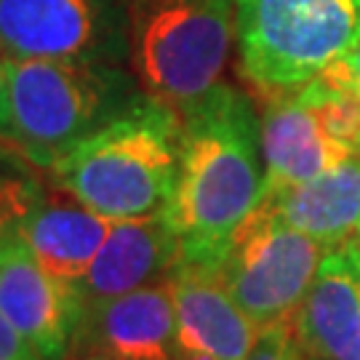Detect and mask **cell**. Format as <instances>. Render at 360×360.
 Instances as JSON below:
<instances>
[{"instance_id": "cell-18", "label": "cell", "mask_w": 360, "mask_h": 360, "mask_svg": "<svg viewBox=\"0 0 360 360\" xmlns=\"http://www.w3.org/2000/svg\"><path fill=\"white\" fill-rule=\"evenodd\" d=\"M0 360H43L0 312Z\"/></svg>"}, {"instance_id": "cell-7", "label": "cell", "mask_w": 360, "mask_h": 360, "mask_svg": "<svg viewBox=\"0 0 360 360\" xmlns=\"http://www.w3.org/2000/svg\"><path fill=\"white\" fill-rule=\"evenodd\" d=\"M134 0H0L8 59L123 65L131 56Z\"/></svg>"}, {"instance_id": "cell-13", "label": "cell", "mask_w": 360, "mask_h": 360, "mask_svg": "<svg viewBox=\"0 0 360 360\" xmlns=\"http://www.w3.org/2000/svg\"><path fill=\"white\" fill-rule=\"evenodd\" d=\"M176 302V345L211 352L217 360H245L259 326L221 281L219 267L179 262L171 272Z\"/></svg>"}, {"instance_id": "cell-15", "label": "cell", "mask_w": 360, "mask_h": 360, "mask_svg": "<svg viewBox=\"0 0 360 360\" xmlns=\"http://www.w3.org/2000/svg\"><path fill=\"white\" fill-rule=\"evenodd\" d=\"M259 200L326 248L347 243L360 232V155L326 174L283 190H267Z\"/></svg>"}, {"instance_id": "cell-1", "label": "cell", "mask_w": 360, "mask_h": 360, "mask_svg": "<svg viewBox=\"0 0 360 360\" xmlns=\"http://www.w3.org/2000/svg\"><path fill=\"white\" fill-rule=\"evenodd\" d=\"M179 112V181L166 217L179 238V262L219 267L262 198V117L251 96L227 83Z\"/></svg>"}, {"instance_id": "cell-24", "label": "cell", "mask_w": 360, "mask_h": 360, "mask_svg": "<svg viewBox=\"0 0 360 360\" xmlns=\"http://www.w3.org/2000/svg\"><path fill=\"white\" fill-rule=\"evenodd\" d=\"M358 238H360V232H358Z\"/></svg>"}, {"instance_id": "cell-12", "label": "cell", "mask_w": 360, "mask_h": 360, "mask_svg": "<svg viewBox=\"0 0 360 360\" xmlns=\"http://www.w3.org/2000/svg\"><path fill=\"white\" fill-rule=\"evenodd\" d=\"M179 259V238L166 214L120 219L112 224L86 275L75 283V291L83 307L123 296L142 285L166 281Z\"/></svg>"}, {"instance_id": "cell-9", "label": "cell", "mask_w": 360, "mask_h": 360, "mask_svg": "<svg viewBox=\"0 0 360 360\" xmlns=\"http://www.w3.org/2000/svg\"><path fill=\"white\" fill-rule=\"evenodd\" d=\"M72 352H104L120 360H174L176 302L171 275L123 296L86 304Z\"/></svg>"}, {"instance_id": "cell-10", "label": "cell", "mask_w": 360, "mask_h": 360, "mask_svg": "<svg viewBox=\"0 0 360 360\" xmlns=\"http://www.w3.org/2000/svg\"><path fill=\"white\" fill-rule=\"evenodd\" d=\"M294 328L304 358L360 360V238L326 251Z\"/></svg>"}, {"instance_id": "cell-8", "label": "cell", "mask_w": 360, "mask_h": 360, "mask_svg": "<svg viewBox=\"0 0 360 360\" xmlns=\"http://www.w3.org/2000/svg\"><path fill=\"white\" fill-rule=\"evenodd\" d=\"M83 309L75 285L46 270L25 240L0 259V312L43 360L72 352Z\"/></svg>"}, {"instance_id": "cell-11", "label": "cell", "mask_w": 360, "mask_h": 360, "mask_svg": "<svg viewBox=\"0 0 360 360\" xmlns=\"http://www.w3.org/2000/svg\"><path fill=\"white\" fill-rule=\"evenodd\" d=\"M262 193L315 179L328 168L355 158V153L328 136L318 112L309 107L299 89L267 94L262 96Z\"/></svg>"}, {"instance_id": "cell-5", "label": "cell", "mask_w": 360, "mask_h": 360, "mask_svg": "<svg viewBox=\"0 0 360 360\" xmlns=\"http://www.w3.org/2000/svg\"><path fill=\"white\" fill-rule=\"evenodd\" d=\"M235 0H134L131 70L144 94L184 110L221 83Z\"/></svg>"}, {"instance_id": "cell-20", "label": "cell", "mask_w": 360, "mask_h": 360, "mask_svg": "<svg viewBox=\"0 0 360 360\" xmlns=\"http://www.w3.org/2000/svg\"><path fill=\"white\" fill-rule=\"evenodd\" d=\"M174 360H217L211 352L198 347H184V345H176V352H174Z\"/></svg>"}, {"instance_id": "cell-6", "label": "cell", "mask_w": 360, "mask_h": 360, "mask_svg": "<svg viewBox=\"0 0 360 360\" xmlns=\"http://www.w3.org/2000/svg\"><path fill=\"white\" fill-rule=\"evenodd\" d=\"M326 251L259 200L230 238L219 272L240 309L264 328L294 318Z\"/></svg>"}, {"instance_id": "cell-3", "label": "cell", "mask_w": 360, "mask_h": 360, "mask_svg": "<svg viewBox=\"0 0 360 360\" xmlns=\"http://www.w3.org/2000/svg\"><path fill=\"white\" fill-rule=\"evenodd\" d=\"M144 96L120 65L72 59H8L6 136L43 168L72 153Z\"/></svg>"}, {"instance_id": "cell-14", "label": "cell", "mask_w": 360, "mask_h": 360, "mask_svg": "<svg viewBox=\"0 0 360 360\" xmlns=\"http://www.w3.org/2000/svg\"><path fill=\"white\" fill-rule=\"evenodd\" d=\"M112 224L115 219L91 211L62 190L56 198L43 193L27 217L22 240L51 275L75 285L99 254Z\"/></svg>"}, {"instance_id": "cell-2", "label": "cell", "mask_w": 360, "mask_h": 360, "mask_svg": "<svg viewBox=\"0 0 360 360\" xmlns=\"http://www.w3.org/2000/svg\"><path fill=\"white\" fill-rule=\"evenodd\" d=\"M179 158L181 112L144 94L49 171L62 193L120 221L166 214L179 181Z\"/></svg>"}, {"instance_id": "cell-4", "label": "cell", "mask_w": 360, "mask_h": 360, "mask_svg": "<svg viewBox=\"0 0 360 360\" xmlns=\"http://www.w3.org/2000/svg\"><path fill=\"white\" fill-rule=\"evenodd\" d=\"M240 72L259 96L309 83L360 43V0H235Z\"/></svg>"}, {"instance_id": "cell-22", "label": "cell", "mask_w": 360, "mask_h": 360, "mask_svg": "<svg viewBox=\"0 0 360 360\" xmlns=\"http://www.w3.org/2000/svg\"><path fill=\"white\" fill-rule=\"evenodd\" d=\"M347 59H349V65H352V70H355V77H358V89H360V43H358V49L349 53Z\"/></svg>"}, {"instance_id": "cell-19", "label": "cell", "mask_w": 360, "mask_h": 360, "mask_svg": "<svg viewBox=\"0 0 360 360\" xmlns=\"http://www.w3.org/2000/svg\"><path fill=\"white\" fill-rule=\"evenodd\" d=\"M8 123V56L0 49V134Z\"/></svg>"}, {"instance_id": "cell-16", "label": "cell", "mask_w": 360, "mask_h": 360, "mask_svg": "<svg viewBox=\"0 0 360 360\" xmlns=\"http://www.w3.org/2000/svg\"><path fill=\"white\" fill-rule=\"evenodd\" d=\"M40 198L43 190L35 181L0 174V259L22 243L25 221Z\"/></svg>"}, {"instance_id": "cell-21", "label": "cell", "mask_w": 360, "mask_h": 360, "mask_svg": "<svg viewBox=\"0 0 360 360\" xmlns=\"http://www.w3.org/2000/svg\"><path fill=\"white\" fill-rule=\"evenodd\" d=\"M65 360H120V358L104 355V352H72V355H67Z\"/></svg>"}, {"instance_id": "cell-23", "label": "cell", "mask_w": 360, "mask_h": 360, "mask_svg": "<svg viewBox=\"0 0 360 360\" xmlns=\"http://www.w3.org/2000/svg\"><path fill=\"white\" fill-rule=\"evenodd\" d=\"M302 360H315V358H302Z\"/></svg>"}, {"instance_id": "cell-17", "label": "cell", "mask_w": 360, "mask_h": 360, "mask_svg": "<svg viewBox=\"0 0 360 360\" xmlns=\"http://www.w3.org/2000/svg\"><path fill=\"white\" fill-rule=\"evenodd\" d=\"M302 347L296 339L294 318L291 321H281L259 328V336L254 342L251 352L245 360H302Z\"/></svg>"}]
</instances>
